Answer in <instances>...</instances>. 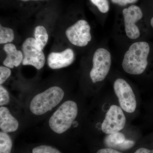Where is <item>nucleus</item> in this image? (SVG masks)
<instances>
[{"label": "nucleus", "instance_id": "f257e3e1", "mask_svg": "<svg viewBox=\"0 0 153 153\" xmlns=\"http://www.w3.org/2000/svg\"><path fill=\"white\" fill-rule=\"evenodd\" d=\"M149 45L144 41L132 44L124 55L122 63L123 70L128 74L139 75L143 73L147 66Z\"/></svg>", "mask_w": 153, "mask_h": 153}, {"label": "nucleus", "instance_id": "f03ea898", "mask_svg": "<svg viewBox=\"0 0 153 153\" xmlns=\"http://www.w3.org/2000/svg\"><path fill=\"white\" fill-rule=\"evenodd\" d=\"M77 114L78 107L75 102H64L49 119V127L55 133L63 134L71 128Z\"/></svg>", "mask_w": 153, "mask_h": 153}, {"label": "nucleus", "instance_id": "7ed1b4c3", "mask_svg": "<svg viewBox=\"0 0 153 153\" xmlns=\"http://www.w3.org/2000/svg\"><path fill=\"white\" fill-rule=\"evenodd\" d=\"M64 96L63 89L58 86H52L36 94L31 100L30 109L33 114L42 115L57 106Z\"/></svg>", "mask_w": 153, "mask_h": 153}, {"label": "nucleus", "instance_id": "20e7f679", "mask_svg": "<svg viewBox=\"0 0 153 153\" xmlns=\"http://www.w3.org/2000/svg\"><path fill=\"white\" fill-rule=\"evenodd\" d=\"M93 67L90 72V77L93 83L102 81L109 72L111 66V55L104 48L97 49L94 54Z\"/></svg>", "mask_w": 153, "mask_h": 153}, {"label": "nucleus", "instance_id": "39448f33", "mask_svg": "<svg viewBox=\"0 0 153 153\" xmlns=\"http://www.w3.org/2000/svg\"><path fill=\"white\" fill-rule=\"evenodd\" d=\"M114 89L122 109L126 112L133 113L137 107L136 99L129 84L124 79L118 78L114 81Z\"/></svg>", "mask_w": 153, "mask_h": 153}, {"label": "nucleus", "instance_id": "423d86ee", "mask_svg": "<svg viewBox=\"0 0 153 153\" xmlns=\"http://www.w3.org/2000/svg\"><path fill=\"white\" fill-rule=\"evenodd\" d=\"M126 118L120 107L111 105L105 114L101 125V130L104 133L110 134L118 132L125 126Z\"/></svg>", "mask_w": 153, "mask_h": 153}, {"label": "nucleus", "instance_id": "0eeeda50", "mask_svg": "<svg viewBox=\"0 0 153 153\" xmlns=\"http://www.w3.org/2000/svg\"><path fill=\"white\" fill-rule=\"evenodd\" d=\"M22 49L24 56L23 65H30L38 70L44 67L46 62L45 55L43 51L37 47L35 38H27L22 44Z\"/></svg>", "mask_w": 153, "mask_h": 153}, {"label": "nucleus", "instance_id": "6e6552de", "mask_svg": "<svg viewBox=\"0 0 153 153\" xmlns=\"http://www.w3.org/2000/svg\"><path fill=\"white\" fill-rule=\"evenodd\" d=\"M90 30L88 23L85 20H80L66 30V36L73 45L85 47L91 39Z\"/></svg>", "mask_w": 153, "mask_h": 153}, {"label": "nucleus", "instance_id": "1a4fd4ad", "mask_svg": "<svg viewBox=\"0 0 153 153\" xmlns=\"http://www.w3.org/2000/svg\"><path fill=\"white\" fill-rule=\"evenodd\" d=\"M125 28L127 36L131 39H136L140 36V31L136 23L143 18L141 10L137 6L132 5L123 11Z\"/></svg>", "mask_w": 153, "mask_h": 153}, {"label": "nucleus", "instance_id": "9d476101", "mask_svg": "<svg viewBox=\"0 0 153 153\" xmlns=\"http://www.w3.org/2000/svg\"><path fill=\"white\" fill-rule=\"evenodd\" d=\"M73 50L67 49L60 52H52L47 59L48 66L52 69H59L71 65L74 60Z\"/></svg>", "mask_w": 153, "mask_h": 153}, {"label": "nucleus", "instance_id": "9b49d317", "mask_svg": "<svg viewBox=\"0 0 153 153\" xmlns=\"http://www.w3.org/2000/svg\"><path fill=\"white\" fill-rule=\"evenodd\" d=\"M19 127V123L11 114L7 108H0V128L4 132L11 133L16 131Z\"/></svg>", "mask_w": 153, "mask_h": 153}, {"label": "nucleus", "instance_id": "f8f14e48", "mask_svg": "<svg viewBox=\"0 0 153 153\" xmlns=\"http://www.w3.org/2000/svg\"><path fill=\"white\" fill-rule=\"evenodd\" d=\"M4 49L7 54V57L4 60L3 64L9 68L18 67L24 59L22 52L17 50L16 46L11 43L5 44Z\"/></svg>", "mask_w": 153, "mask_h": 153}, {"label": "nucleus", "instance_id": "ddd939ff", "mask_svg": "<svg viewBox=\"0 0 153 153\" xmlns=\"http://www.w3.org/2000/svg\"><path fill=\"white\" fill-rule=\"evenodd\" d=\"M34 36L36 46L38 49L43 50L49 38L47 30L43 26H37L35 28Z\"/></svg>", "mask_w": 153, "mask_h": 153}, {"label": "nucleus", "instance_id": "4468645a", "mask_svg": "<svg viewBox=\"0 0 153 153\" xmlns=\"http://www.w3.org/2000/svg\"><path fill=\"white\" fill-rule=\"evenodd\" d=\"M126 140L125 135L122 133L108 134L105 137L104 144L108 148L114 149L117 146L123 143Z\"/></svg>", "mask_w": 153, "mask_h": 153}, {"label": "nucleus", "instance_id": "2eb2a0df", "mask_svg": "<svg viewBox=\"0 0 153 153\" xmlns=\"http://www.w3.org/2000/svg\"><path fill=\"white\" fill-rule=\"evenodd\" d=\"M13 143L7 133L0 132V153H11Z\"/></svg>", "mask_w": 153, "mask_h": 153}, {"label": "nucleus", "instance_id": "dca6fc26", "mask_svg": "<svg viewBox=\"0 0 153 153\" xmlns=\"http://www.w3.org/2000/svg\"><path fill=\"white\" fill-rule=\"evenodd\" d=\"M14 33L11 28L0 25V44H8L13 41Z\"/></svg>", "mask_w": 153, "mask_h": 153}, {"label": "nucleus", "instance_id": "f3484780", "mask_svg": "<svg viewBox=\"0 0 153 153\" xmlns=\"http://www.w3.org/2000/svg\"><path fill=\"white\" fill-rule=\"evenodd\" d=\"M32 153H61L56 148L51 146L42 145L33 149Z\"/></svg>", "mask_w": 153, "mask_h": 153}, {"label": "nucleus", "instance_id": "a211bd4d", "mask_svg": "<svg viewBox=\"0 0 153 153\" xmlns=\"http://www.w3.org/2000/svg\"><path fill=\"white\" fill-rule=\"evenodd\" d=\"M102 13H106L109 10V4L107 0H90Z\"/></svg>", "mask_w": 153, "mask_h": 153}, {"label": "nucleus", "instance_id": "6ab92c4d", "mask_svg": "<svg viewBox=\"0 0 153 153\" xmlns=\"http://www.w3.org/2000/svg\"><path fill=\"white\" fill-rule=\"evenodd\" d=\"M10 95L8 92L2 85H0V105H7L10 102Z\"/></svg>", "mask_w": 153, "mask_h": 153}, {"label": "nucleus", "instance_id": "aec40b11", "mask_svg": "<svg viewBox=\"0 0 153 153\" xmlns=\"http://www.w3.org/2000/svg\"><path fill=\"white\" fill-rule=\"evenodd\" d=\"M11 74L10 69L6 66H0V84L2 85L10 77Z\"/></svg>", "mask_w": 153, "mask_h": 153}, {"label": "nucleus", "instance_id": "412c9836", "mask_svg": "<svg viewBox=\"0 0 153 153\" xmlns=\"http://www.w3.org/2000/svg\"><path fill=\"white\" fill-rule=\"evenodd\" d=\"M135 145V142L133 141L126 140L123 143L118 145L115 148L116 149L120 150H127L132 148Z\"/></svg>", "mask_w": 153, "mask_h": 153}, {"label": "nucleus", "instance_id": "4be33fe9", "mask_svg": "<svg viewBox=\"0 0 153 153\" xmlns=\"http://www.w3.org/2000/svg\"><path fill=\"white\" fill-rule=\"evenodd\" d=\"M112 2L121 6H125L128 4H131L136 2L137 0H111Z\"/></svg>", "mask_w": 153, "mask_h": 153}, {"label": "nucleus", "instance_id": "5701e85b", "mask_svg": "<svg viewBox=\"0 0 153 153\" xmlns=\"http://www.w3.org/2000/svg\"><path fill=\"white\" fill-rule=\"evenodd\" d=\"M97 153H123L119 152L114 149L111 148H105V149H101L97 151Z\"/></svg>", "mask_w": 153, "mask_h": 153}, {"label": "nucleus", "instance_id": "b1692460", "mask_svg": "<svg viewBox=\"0 0 153 153\" xmlns=\"http://www.w3.org/2000/svg\"><path fill=\"white\" fill-rule=\"evenodd\" d=\"M134 153H153V150H150L146 148H141L137 150Z\"/></svg>", "mask_w": 153, "mask_h": 153}, {"label": "nucleus", "instance_id": "393cba45", "mask_svg": "<svg viewBox=\"0 0 153 153\" xmlns=\"http://www.w3.org/2000/svg\"><path fill=\"white\" fill-rule=\"evenodd\" d=\"M22 1L27 2L29 1H46V0H20Z\"/></svg>", "mask_w": 153, "mask_h": 153}, {"label": "nucleus", "instance_id": "a878e982", "mask_svg": "<svg viewBox=\"0 0 153 153\" xmlns=\"http://www.w3.org/2000/svg\"><path fill=\"white\" fill-rule=\"evenodd\" d=\"M151 26H152V27L153 28V17L151 20Z\"/></svg>", "mask_w": 153, "mask_h": 153}]
</instances>
